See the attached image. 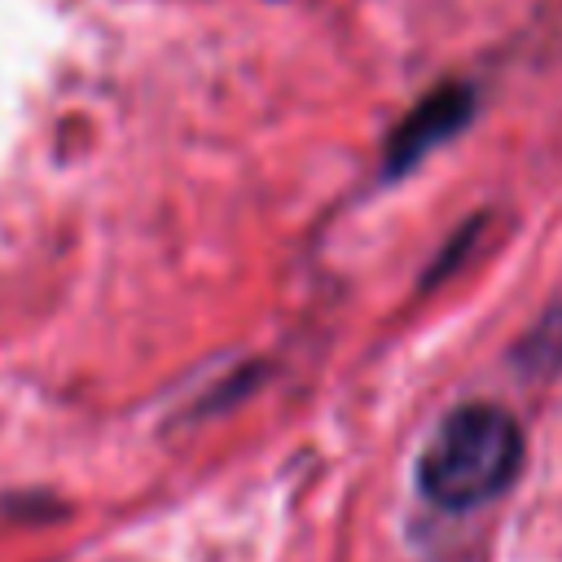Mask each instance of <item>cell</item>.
I'll list each match as a JSON object with an SVG mask.
<instances>
[{"label":"cell","mask_w":562,"mask_h":562,"mask_svg":"<svg viewBox=\"0 0 562 562\" xmlns=\"http://www.w3.org/2000/svg\"><path fill=\"white\" fill-rule=\"evenodd\" d=\"M474 114V92L465 83H443L435 88L430 97H422L404 119L400 127L391 132L386 140V171H408L417 167L435 145L452 140Z\"/></svg>","instance_id":"7a4b0ae2"},{"label":"cell","mask_w":562,"mask_h":562,"mask_svg":"<svg viewBox=\"0 0 562 562\" xmlns=\"http://www.w3.org/2000/svg\"><path fill=\"white\" fill-rule=\"evenodd\" d=\"M522 465V430L496 404H461L430 435L417 483L439 509H479L501 496Z\"/></svg>","instance_id":"6da1fadb"}]
</instances>
